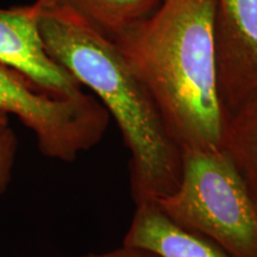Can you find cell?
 <instances>
[{"label":"cell","instance_id":"obj_1","mask_svg":"<svg viewBox=\"0 0 257 257\" xmlns=\"http://www.w3.org/2000/svg\"><path fill=\"white\" fill-rule=\"evenodd\" d=\"M34 4L47 53L94 92L118 124L130 152L135 204L172 193L181 173V146L120 48L69 10Z\"/></svg>","mask_w":257,"mask_h":257},{"label":"cell","instance_id":"obj_2","mask_svg":"<svg viewBox=\"0 0 257 257\" xmlns=\"http://www.w3.org/2000/svg\"><path fill=\"white\" fill-rule=\"evenodd\" d=\"M216 0H161L114 42L149 89L180 146L224 148L217 81Z\"/></svg>","mask_w":257,"mask_h":257},{"label":"cell","instance_id":"obj_3","mask_svg":"<svg viewBox=\"0 0 257 257\" xmlns=\"http://www.w3.org/2000/svg\"><path fill=\"white\" fill-rule=\"evenodd\" d=\"M154 204L234 257H257V201L225 148H181L174 191Z\"/></svg>","mask_w":257,"mask_h":257},{"label":"cell","instance_id":"obj_4","mask_svg":"<svg viewBox=\"0 0 257 257\" xmlns=\"http://www.w3.org/2000/svg\"><path fill=\"white\" fill-rule=\"evenodd\" d=\"M0 111L30 128L44 156L72 162L101 141L110 114L94 96H59L0 62Z\"/></svg>","mask_w":257,"mask_h":257},{"label":"cell","instance_id":"obj_5","mask_svg":"<svg viewBox=\"0 0 257 257\" xmlns=\"http://www.w3.org/2000/svg\"><path fill=\"white\" fill-rule=\"evenodd\" d=\"M217 81L227 117L257 94V0H216Z\"/></svg>","mask_w":257,"mask_h":257},{"label":"cell","instance_id":"obj_6","mask_svg":"<svg viewBox=\"0 0 257 257\" xmlns=\"http://www.w3.org/2000/svg\"><path fill=\"white\" fill-rule=\"evenodd\" d=\"M38 17L35 4L0 8V62L23 73L51 94H81V85L47 53Z\"/></svg>","mask_w":257,"mask_h":257},{"label":"cell","instance_id":"obj_7","mask_svg":"<svg viewBox=\"0 0 257 257\" xmlns=\"http://www.w3.org/2000/svg\"><path fill=\"white\" fill-rule=\"evenodd\" d=\"M123 245L160 257H234L207 237L174 223L154 202L136 205Z\"/></svg>","mask_w":257,"mask_h":257},{"label":"cell","instance_id":"obj_8","mask_svg":"<svg viewBox=\"0 0 257 257\" xmlns=\"http://www.w3.org/2000/svg\"><path fill=\"white\" fill-rule=\"evenodd\" d=\"M38 6L69 10L106 37L115 41L149 17L161 0H36Z\"/></svg>","mask_w":257,"mask_h":257},{"label":"cell","instance_id":"obj_9","mask_svg":"<svg viewBox=\"0 0 257 257\" xmlns=\"http://www.w3.org/2000/svg\"><path fill=\"white\" fill-rule=\"evenodd\" d=\"M224 148L257 201V94L227 117Z\"/></svg>","mask_w":257,"mask_h":257},{"label":"cell","instance_id":"obj_10","mask_svg":"<svg viewBox=\"0 0 257 257\" xmlns=\"http://www.w3.org/2000/svg\"><path fill=\"white\" fill-rule=\"evenodd\" d=\"M17 138L10 125L0 131V195L4 193L11 179L14 168Z\"/></svg>","mask_w":257,"mask_h":257},{"label":"cell","instance_id":"obj_11","mask_svg":"<svg viewBox=\"0 0 257 257\" xmlns=\"http://www.w3.org/2000/svg\"><path fill=\"white\" fill-rule=\"evenodd\" d=\"M82 257H160L148 250L123 245L120 248L101 253H87Z\"/></svg>","mask_w":257,"mask_h":257},{"label":"cell","instance_id":"obj_12","mask_svg":"<svg viewBox=\"0 0 257 257\" xmlns=\"http://www.w3.org/2000/svg\"><path fill=\"white\" fill-rule=\"evenodd\" d=\"M9 126V114L0 111V131Z\"/></svg>","mask_w":257,"mask_h":257}]
</instances>
